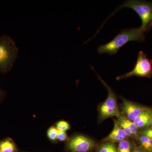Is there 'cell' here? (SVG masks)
Segmentation results:
<instances>
[{
	"label": "cell",
	"instance_id": "cell-1",
	"mask_svg": "<svg viewBox=\"0 0 152 152\" xmlns=\"http://www.w3.org/2000/svg\"><path fill=\"white\" fill-rule=\"evenodd\" d=\"M145 31L141 27L132 29H124L113 39L98 48L99 53L115 54L121 48L130 41L142 42L145 39Z\"/></svg>",
	"mask_w": 152,
	"mask_h": 152
},
{
	"label": "cell",
	"instance_id": "cell-2",
	"mask_svg": "<svg viewBox=\"0 0 152 152\" xmlns=\"http://www.w3.org/2000/svg\"><path fill=\"white\" fill-rule=\"evenodd\" d=\"M18 49L15 42L9 36L0 37V73L5 74L9 72L17 59Z\"/></svg>",
	"mask_w": 152,
	"mask_h": 152
},
{
	"label": "cell",
	"instance_id": "cell-3",
	"mask_svg": "<svg viewBox=\"0 0 152 152\" xmlns=\"http://www.w3.org/2000/svg\"><path fill=\"white\" fill-rule=\"evenodd\" d=\"M125 7L132 9L138 14L141 19L142 25L141 27L145 31H148L152 27V2L129 0L126 1L120 7L119 9Z\"/></svg>",
	"mask_w": 152,
	"mask_h": 152
},
{
	"label": "cell",
	"instance_id": "cell-4",
	"mask_svg": "<svg viewBox=\"0 0 152 152\" xmlns=\"http://www.w3.org/2000/svg\"><path fill=\"white\" fill-rule=\"evenodd\" d=\"M152 76V59L148 58L147 55L143 51H140L138 54L137 62L132 70L123 75L118 76L116 79L120 80L134 76L151 78Z\"/></svg>",
	"mask_w": 152,
	"mask_h": 152
},
{
	"label": "cell",
	"instance_id": "cell-5",
	"mask_svg": "<svg viewBox=\"0 0 152 152\" xmlns=\"http://www.w3.org/2000/svg\"><path fill=\"white\" fill-rule=\"evenodd\" d=\"M98 76L108 91L107 98L102 105L100 109L101 118L105 119L109 117L119 116L115 94L110 86L100 77L98 75Z\"/></svg>",
	"mask_w": 152,
	"mask_h": 152
},
{
	"label": "cell",
	"instance_id": "cell-6",
	"mask_svg": "<svg viewBox=\"0 0 152 152\" xmlns=\"http://www.w3.org/2000/svg\"><path fill=\"white\" fill-rule=\"evenodd\" d=\"M92 140L85 136L77 135L71 139L68 143L69 148L73 152H87L94 146Z\"/></svg>",
	"mask_w": 152,
	"mask_h": 152
},
{
	"label": "cell",
	"instance_id": "cell-7",
	"mask_svg": "<svg viewBox=\"0 0 152 152\" xmlns=\"http://www.w3.org/2000/svg\"><path fill=\"white\" fill-rule=\"evenodd\" d=\"M122 107L127 118L132 121L147 109L126 99H123Z\"/></svg>",
	"mask_w": 152,
	"mask_h": 152
},
{
	"label": "cell",
	"instance_id": "cell-8",
	"mask_svg": "<svg viewBox=\"0 0 152 152\" xmlns=\"http://www.w3.org/2000/svg\"><path fill=\"white\" fill-rule=\"evenodd\" d=\"M152 115V112L147 109L136 118L133 123L137 126L138 129L145 127L150 125V120Z\"/></svg>",
	"mask_w": 152,
	"mask_h": 152
},
{
	"label": "cell",
	"instance_id": "cell-9",
	"mask_svg": "<svg viewBox=\"0 0 152 152\" xmlns=\"http://www.w3.org/2000/svg\"><path fill=\"white\" fill-rule=\"evenodd\" d=\"M16 147L10 139H6L0 142V152H16Z\"/></svg>",
	"mask_w": 152,
	"mask_h": 152
},
{
	"label": "cell",
	"instance_id": "cell-10",
	"mask_svg": "<svg viewBox=\"0 0 152 152\" xmlns=\"http://www.w3.org/2000/svg\"><path fill=\"white\" fill-rule=\"evenodd\" d=\"M118 122L124 124L130 130L133 135H136L137 133L138 128L137 126L132 121L126 118L119 115Z\"/></svg>",
	"mask_w": 152,
	"mask_h": 152
},
{
	"label": "cell",
	"instance_id": "cell-11",
	"mask_svg": "<svg viewBox=\"0 0 152 152\" xmlns=\"http://www.w3.org/2000/svg\"><path fill=\"white\" fill-rule=\"evenodd\" d=\"M125 138L118 134L114 129L108 136L106 138L105 140L113 142H120L124 140Z\"/></svg>",
	"mask_w": 152,
	"mask_h": 152
},
{
	"label": "cell",
	"instance_id": "cell-12",
	"mask_svg": "<svg viewBox=\"0 0 152 152\" xmlns=\"http://www.w3.org/2000/svg\"><path fill=\"white\" fill-rule=\"evenodd\" d=\"M140 142L144 149L149 151H152V139L146 136L142 135L140 137Z\"/></svg>",
	"mask_w": 152,
	"mask_h": 152
},
{
	"label": "cell",
	"instance_id": "cell-13",
	"mask_svg": "<svg viewBox=\"0 0 152 152\" xmlns=\"http://www.w3.org/2000/svg\"><path fill=\"white\" fill-rule=\"evenodd\" d=\"M99 152H117L116 147L111 142L103 144L99 150Z\"/></svg>",
	"mask_w": 152,
	"mask_h": 152
},
{
	"label": "cell",
	"instance_id": "cell-14",
	"mask_svg": "<svg viewBox=\"0 0 152 152\" xmlns=\"http://www.w3.org/2000/svg\"><path fill=\"white\" fill-rule=\"evenodd\" d=\"M118 152H131V145L129 142L124 140L120 142L119 145Z\"/></svg>",
	"mask_w": 152,
	"mask_h": 152
},
{
	"label": "cell",
	"instance_id": "cell-15",
	"mask_svg": "<svg viewBox=\"0 0 152 152\" xmlns=\"http://www.w3.org/2000/svg\"><path fill=\"white\" fill-rule=\"evenodd\" d=\"M47 135L48 137L50 140L55 141L57 140L58 129L55 127H51L48 130Z\"/></svg>",
	"mask_w": 152,
	"mask_h": 152
},
{
	"label": "cell",
	"instance_id": "cell-16",
	"mask_svg": "<svg viewBox=\"0 0 152 152\" xmlns=\"http://www.w3.org/2000/svg\"><path fill=\"white\" fill-rule=\"evenodd\" d=\"M57 129L58 130L64 131H68L70 129V126L67 122L61 121L58 122L56 124Z\"/></svg>",
	"mask_w": 152,
	"mask_h": 152
},
{
	"label": "cell",
	"instance_id": "cell-17",
	"mask_svg": "<svg viewBox=\"0 0 152 152\" xmlns=\"http://www.w3.org/2000/svg\"><path fill=\"white\" fill-rule=\"evenodd\" d=\"M68 138L67 135L65 132L58 130L57 140H58L60 141H64L66 140Z\"/></svg>",
	"mask_w": 152,
	"mask_h": 152
},
{
	"label": "cell",
	"instance_id": "cell-18",
	"mask_svg": "<svg viewBox=\"0 0 152 152\" xmlns=\"http://www.w3.org/2000/svg\"><path fill=\"white\" fill-rule=\"evenodd\" d=\"M142 135L145 136L150 139H152V128L144 130L141 132Z\"/></svg>",
	"mask_w": 152,
	"mask_h": 152
},
{
	"label": "cell",
	"instance_id": "cell-19",
	"mask_svg": "<svg viewBox=\"0 0 152 152\" xmlns=\"http://www.w3.org/2000/svg\"><path fill=\"white\" fill-rule=\"evenodd\" d=\"M133 152H146L145 150L142 149L141 148H136Z\"/></svg>",
	"mask_w": 152,
	"mask_h": 152
},
{
	"label": "cell",
	"instance_id": "cell-20",
	"mask_svg": "<svg viewBox=\"0 0 152 152\" xmlns=\"http://www.w3.org/2000/svg\"><path fill=\"white\" fill-rule=\"evenodd\" d=\"M4 94V92L1 90L0 89V99L3 96Z\"/></svg>",
	"mask_w": 152,
	"mask_h": 152
},
{
	"label": "cell",
	"instance_id": "cell-21",
	"mask_svg": "<svg viewBox=\"0 0 152 152\" xmlns=\"http://www.w3.org/2000/svg\"><path fill=\"white\" fill-rule=\"evenodd\" d=\"M150 125H151L152 126V115L151 117V120H150Z\"/></svg>",
	"mask_w": 152,
	"mask_h": 152
},
{
	"label": "cell",
	"instance_id": "cell-22",
	"mask_svg": "<svg viewBox=\"0 0 152 152\" xmlns=\"http://www.w3.org/2000/svg\"></svg>",
	"mask_w": 152,
	"mask_h": 152
}]
</instances>
